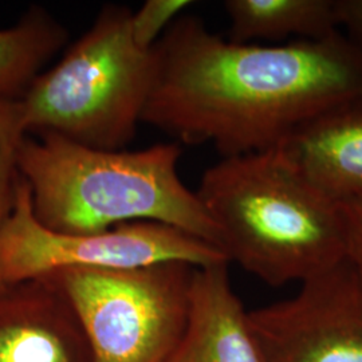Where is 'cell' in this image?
Wrapping results in <instances>:
<instances>
[{
  "label": "cell",
  "mask_w": 362,
  "mask_h": 362,
  "mask_svg": "<svg viewBox=\"0 0 362 362\" xmlns=\"http://www.w3.org/2000/svg\"><path fill=\"white\" fill-rule=\"evenodd\" d=\"M143 122L221 158L278 148L327 107L362 95V54L339 31L317 40L235 43L180 15L153 47Z\"/></svg>",
  "instance_id": "6da1fadb"
},
{
  "label": "cell",
  "mask_w": 362,
  "mask_h": 362,
  "mask_svg": "<svg viewBox=\"0 0 362 362\" xmlns=\"http://www.w3.org/2000/svg\"><path fill=\"white\" fill-rule=\"evenodd\" d=\"M181 153L175 141L100 151L39 134L16 144L13 163L30 187L35 218L52 231L86 235L153 221L223 251L219 227L179 176Z\"/></svg>",
  "instance_id": "7a4b0ae2"
},
{
  "label": "cell",
  "mask_w": 362,
  "mask_h": 362,
  "mask_svg": "<svg viewBox=\"0 0 362 362\" xmlns=\"http://www.w3.org/2000/svg\"><path fill=\"white\" fill-rule=\"evenodd\" d=\"M196 194L219 227L228 262L272 287L300 285L346 258L341 203L279 148L221 158Z\"/></svg>",
  "instance_id": "3957f363"
},
{
  "label": "cell",
  "mask_w": 362,
  "mask_h": 362,
  "mask_svg": "<svg viewBox=\"0 0 362 362\" xmlns=\"http://www.w3.org/2000/svg\"><path fill=\"white\" fill-rule=\"evenodd\" d=\"M130 15L125 6H104L61 61L39 74L21 100L26 136L54 134L100 151H124L133 141L155 57L134 45Z\"/></svg>",
  "instance_id": "277c9868"
},
{
  "label": "cell",
  "mask_w": 362,
  "mask_h": 362,
  "mask_svg": "<svg viewBox=\"0 0 362 362\" xmlns=\"http://www.w3.org/2000/svg\"><path fill=\"white\" fill-rule=\"evenodd\" d=\"M181 262L139 269H70L46 276L82 325L94 362H165L184 333L192 275Z\"/></svg>",
  "instance_id": "5b68a950"
},
{
  "label": "cell",
  "mask_w": 362,
  "mask_h": 362,
  "mask_svg": "<svg viewBox=\"0 0 362 362\" xmlns=\"http://www.w3.org/2000/svg\"><path fill=\"white\" fill-rule=\"evenodd\" d=\"M165 262L196 269L230 263L218 247L153 221L86 235L52 231L35 218L30 187L18 175L13 209L0 228V285L42 279L70 269L125 270Z\"/></svg>",
  "instance_id": "8992f818"
},
{
  "label": "cell",
  "mask_w": 362,
  "mask_h": 362,
  "mask_svg": "<svg viewBox=\"0 0 362 362\" xmlns=\"http://www.w3.org/2000/svg\"><path fill=\"white\" fill-rule=\"evenodd\" d=\"M250 321L267 362H362V272L345 258Z\"/></svg>",
  "instance_id": "52a82bcc"
},
{
  "label": "cell",
  "mask_w": 362,
  "mask_h": 362,
  "mask_svg": "<svg viewBox=\"0 0 362 362\" xmlns=\"http://www.w3.org/2000/svg\"><path fill=\"white\" fill-rule=\"evenodd\" d=\"M0 362H94L76 311L50 279L0 285Z\"/></svg>",
  "instance_id": "ba28073f"
},
{
  "label": "cell",
  "mask_w": 362,
  "mask_h": 362,
  "mask_svg": "<svg viewBox=\"0 0 362 362\" xmlns=\"http://www.w3.org/2000/svg\"><path fill=\"white\" fill-rule=\"evenodd\" d=\"M228 264L194 269L187 325L165 362H267Z\"/></svg>",
  "instance_id": "9c48e42d"
},
{
  "label": "cell",
  "mask_w": 362,
  "mask_h": 362,
  "mask_svg": "<svg viewBox=\"0 0 362 362\" xmlns=\"http://www.w3.org/2000/svg\"><path fill=\"white\" fill-rule=\"evenodd\" d=\"M278 148L329 197L362 202V95L311 117Z\"/></svg>",
  "instance_id": "30bf717a"
},
{
  "label": "cell",
  "mask_w": 362,
  "mask_h": 362,
  "mask_svg": "<svg viewBox=\"0 0 362 362\" xmlns=\"http://www.w3.org/2000/svg\"><path fill=\"white\" fill-rule=\"evenodd\" d=\"M228 40H317L338 33L337 0H227Z\"/></svg>",
  "instance_id": "8fae6325"
},
{
  "label": "cell",
  "mask_w": 362,
  "mask_h": 362,
  "mask_svg": "<svg viewBox=\"0 0 362 362\" xmlns=\"http://www.w3.org/2000/svg\"><path fill=\"white\" fill-rule=\"evenodd\" d=\"M69 33L49 11L33 6L0 30V95L21 101L45 66L61 52Z\"/></svg>",
  "instance_id": "7c38bea8"
},
{
  "label": "cell",
  "mask_w": 362,
  "mask_h": 362,
  "mask_svg": "<svg viewBox=\"0 0 362 362\" xmlns=\"http://www.w3.org/2000/svg\"><path fill=\"white\" fill-rule=\"evenodd\" d=\"M192 4L189 0H146L130 15V34L134 45L151 52L168 27Z\"/></svg>",
  "instance_id": "4fadbf2b"
},
{
  "label": "cell",
  "mask_w": 362,
  "mask_h": 362,
  "mask_svg": "<svg viewBox=\"0 0 362 362\" xmlns=\"http://www.w3.org/2000/svg\"><path fill=\"white\" fill-rule=\"evenodd\" d=\"M26 136L21 101L0 95V146H13Z\"/></svg>",
  "instance_id": "5bb4252c"
},
{
  "label": "cell",
  "mask_w": 362,
  "mask_h": 362,
  "mask_svg": "<svg viewBox=\"0 0 362 362\" xmlns=\"http://www.w3.org/2000/svg\"><path fill=\"white\" fill-rule=\"evenodd\" d=\"M346 228V258L362 272V202L341 203Z\"/></svg>",
  "instance_id": "9a60e30c"
},
{
  "label": "cell",
  "mask_w": 362,
  "mask_h": 362,
  "mask_svg": "<svg viewBox=\"0 0 362 362\" xmlns=\"http://www.w3.org/2000/svg\"><path fill=\"white\" fill-rule=\"evenodd\" d=\"M16 177L13 146H0V228L13 209Z\"/></svg>",
  "instance_id": "2e32d148"
},
{
  "label": "cell",
  "mask_w": 362,
  "mask_h": 362,
  "mask_svg": "<svg viewBox=\"0 0 362 362\" xmlns=\"http://www.w3.org/2000/svg\"><path fill=\"white\" fill-rule=\"evenodd\" d=\"M339 27L345 37L362 54V0H337Z\"/></svg>",
  "instance_id": "e0dca14e"
}]
</instances>
